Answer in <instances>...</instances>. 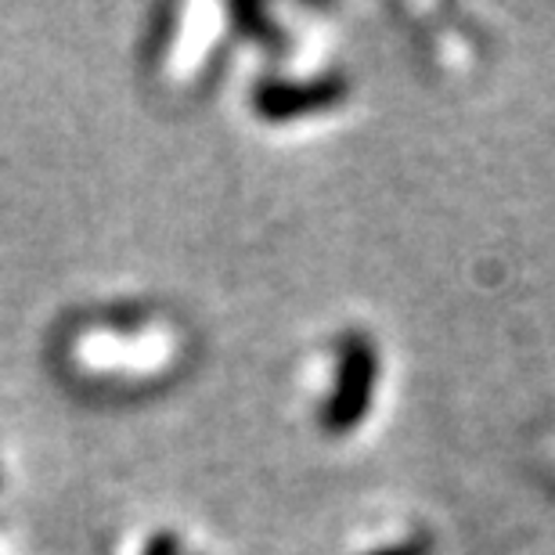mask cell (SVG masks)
<instances>
[{
    "mask_svg": "<svg viewBox=\"0 0 555 555\" xmlns=\"http://www.w3.org/2000/svg\"><path fill=\"white\" fill-rule=\"evenodd\" d=\"M375 386H379V353H375L369 336L350 332V336L339 339L336 383H332L328 404H325V412H321V426H325L332 437H343V433L358 429L364 415L372 412Z\"/></svg>",
    "mask_w": 555,
    "mask_h": 555,
    "instance_id": "cell-1",
    "label": "cell"
},
{
    "mask_svg": "<svg viewBox=\"0 0 555 555\" xmlns=\"http://www.w3.org/2000/svg\"><path fill=\"white\" fill-rule=\"evenodd\" d=\"M347 80L339 76H321V80H307V83H263L257 87V113L263 119H299L307 113H321V108H332L347 98Z\"/></svg>",
    "mask_w": 555,
    "mask_h": 555,
    "instance_id": "cell-2",
    "label": "cell"
},
{
    "mask_svg": "<svg viewBox=\"0 0 555 555\" xmlns=\"http://www.w3.org/2000/svg\"><path fill=\"white\" fill-rule=\"evenodd\" d=\"M372 555H429V541H404V545H390Z\"/></svg>",
    "mask_w": 555,
    "mask_h": 555,
    "instance_id": "cell-3",
    "label": "cell"
},
{
    "mask_svg": "<svg viewBox=\"0 0 555 555\" xmlns=\"http://www.w3.org/2000/svg\"><path fill=\"white\" fill-rule=\"evenodd\" d=\"M149 555H177V541L173 538H155L152 541V548H149Z\"/></svg>",
    "mask_w": 555,
    "mask_h": 555,
    "instance_id": "cell-4",
    "label": "cell"
}]
</instances>
